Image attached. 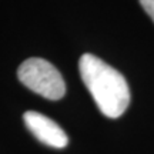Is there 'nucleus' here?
Instances as JSON below:
<instances>
[{"label":"nucleus","mask_w":154,"mask_h":154,"mask_svg":"<svg viewBox=\"0 0 154 154\" xmlns=\"http://www.w3.org/2000/svg\"><path fill=\"white\" fill-rule=\"evenodd\" d=\"M17 77L27 88L47 100H60L66 93V84L59 70L40 57L23 61L17 70Z\"/></svg>","instance_id":"nucleus-2"},{"label":"nucleus","mask_w":154,"mask_h":154,"mask_svg":"<svg viewBox=\"0 0 154 154\" xmlns=\"http://www.w3.org/2000/svg\"><path fill=\"white\" fill-rule=\"evenodd\" d=\"M23 120L30 133L46 146L54 149H64L69 144V137L63 131V128L56 121L46 117L42 113L26 111L23 116Z\"/></svg>","instance_id":"nucleus-3"},{"label":"nucleus","mask_w":154,"mask_h":154,"mask_svg":"<svg viewBox=\"0 0 154 154\" xmlns=\"http://www.w3.org/2000/svg\"><path fill=\"white\" fill-rule=\"evenodd\" d=\"M138 2H140V5L143 6L146 13L151 17V20L154 22V0H138Z\"/></svg>","instance_id":"nucleus-4"},{"label":"nucleus","mask_w":154,"mask_h":154,"mask_svg":"<svg viewBox=\"0 0 154 154\" xmlns=\"http://www.w3.org/2000/svg\"><path fill=\"white\" fill-rule=\"evenodd\" d=\"M79 70L84 86L106 117L117 119L127 110L130 104V88L119 70L90 53L80 57Z\"/></svg>","instance_id":"nucleus-1"}]
</instances>
